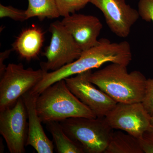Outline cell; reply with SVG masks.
Segmentation results:
<instances>
[{
    "label": "cell",
    "mask_w": 153,
    "mask_h": 153,
    "mask_svg": "<svg viewBox=\"0 0 153 153\" xmlns=\"http://www.w3.org/2000/svg\"><path fill=\"white\" fill-rule=\"evenodd\" d=\"M132 58L131 49L127 41L111 43L108 39L101 38L96 46L82 51L75 61L55 71L46 72L42 80L30 91L38 97L47 87L61 79L98 68L108 62L127 66Z\"/></svg>",
    "instance_id": "cell-1"
},
{
    "label": "cell",
    "mask_w": 153,
    "mask_h": 153,
    "mask_svg": "<svg viewBox=\"0 0 153 153\" xmlns=\"http://www.w3.org/2000/svg\"><path fill=\"white\" fill-rule=\"evenodd\" d=\"M88 79L117 103H127L142 102L147 80L140 71L128 72L127 66L116 63L91 72Z\"/></svg>",
    "instance_id": "cell-2"
},
{
    "label": "cell",
    "mask_w": 153,
    "mask_h": 153,
    "mask_svg": "<svg viewBox=\"0 0 153 153\" xmlns=\"http://www.w3.org/2000/svg\"><path fill=\"white\" fill-rule=\"evenodd\" d=\"M37 112L42 123L60 122L71 117H96L93 111L69 90L65 79L47 87L36 100Z\"/></svg>",
    "instance_id": "cell-3"
},
{
    "label": "cell",
    "mask_w": 153,
    "mask_h": 153,
    "mask_svg": "<svg viewBox=\"0 0 153 153\" xmlns=\"http://www.w3.org/2000/svg\"><path fill=\"white\" fill-rule=\"evenodd\" d=\"M59 122L66 134L81 146L84 153H104L114 132L105 117H71Z\"/></svg>",
    "instance_id": "cell-4"
},
{
    "label": "cell",
    "mask_w": 153,
    "mask_h": 153,
    "mask_svg": "<svg viewBox=\"0 0 153 153\" xmlns=\"http://www.w3.org/2000/svg\"><path fill=\"white\" fill-rule=\"evenodd\" d=\"M43 69H26L21 63H9L0 81V111L11 107L42 80Z\"/></svg>",
    "instance_id": "cell-5"
},
{
    "label": "cell",
    "mask_w": 153,
    "mask_h": 153,
    "mask_svg": "<svg viewBox=\"0 0 153 153\" xmlns=\"http://www.w3.org/2000/svg\"><path fill=\"white\" fill-rule=\"evenodd\" d=\"M49 31L51 33L50 44L42 53L47 61L41 63V69L46 72L55 71L72 63L82 51L61 22L51 23Z\"/></svg>",
    "instance_id": "cell-6"
},
{
    "label": "cell",
    "mask_w": 153,
    "mask_h": 153,
    "mask_svg": "<svg viewBox=\"0 0 153 153\" xmlns=\"http://www.w3.org/2000/svg\"><path fill=\"white\" fill-rule=\"evenodd\" d=\"M28 115L22 97L11 107L0 111V133L11 153L25 152Z\"/></svg>",
    "instance_id": "cell-7"
},
{
    "label": "cell",
    "mask_w": 153,
    "mask_h": 153,
    "mask_svg": "<svg viewBox=\"0 0 153 153\" xmlns=\"http://www.w3.org/2000/svg\"><path fill=\"white\" fill-rule=\"evenodd\" d=\"M105 117L114 129L123 131L139 139L151 126L150 115L141 102L117 103Z\"/></svg>",
    "instance_id": "cell-8"
},
{
    "label": "cell",
    "mask_w": 153,
    "mask_h": 153,
    "mask_svg": "<svg viewBox=\"0 0 153 153\" xmlns=\"http://www.w3.org/2000/svg\"><path fill=\"white\" fill-rule=\"evenodd\" d=\"M91 72V70H88L64 79L69 90L97 117H105L117 102L89 81L88 76Z\"/></svg>",
    "instance_id": "cell-9"
},
{
    "label": "cell",
    "mask_w": 153,
    "mask_h": 153,
    "mask_svg": "<svg viewBox=\"0 0 153 153\" xmlns=\"http://www.w3.org/2000/svg\"><path fill=\"white\" fill-rule=\"evenodd\" d=\"M89 3L99 9L112 33L125 38L140 17L138 11L131 7L125 0H90Z\"/></svg>",
    "instance_id": "cell-10"
},
{
    "label": "cell",
    "mask_w": 153,
    "mask_h": 153,
    "mask_svg": "<svg viewBox=\"0 0 153 153\" xmlns=\"http://www.w3.org/2000/svg\"><path fill=\"white\" fill-rule=\"evenodd\" d=\"M61 22L82 51L99 43L98 38L102 25L97 17L75 13L63 17Z\"/></svg>",
    "instance_id": "cell-11"
},
{
    "label": "cell",
    "mask_w": 153,
    "mask_h": 153,
    "mask_svg": "<svg viewBox=\"0 0 153 153\" xmlns=\"http://www.w3.org/2000/svg\"><path fill=\"white\" fill-rule=\"evenodd\" d=\"M37 97L28 91L22 96L28 115V133L26 146H30L38 153H54V146L42 126L36 106Z\"/></svg>",
    "instance_id": "cell-12"
},
{
    "label": "cell",
    "mask_w": 153,
    "mask_h": 153,
    "mask_svg": "<svg viewBox=\"0 0 153 153\" xmlns=\"http://www.w3.org/2000/svg\"><path fill=\"white\" fill-rule=\"evenodd\" d=\"M44 42V32L36 26L22 30L12 44L13 51L21 58L30 61L38 57Z\"/></svg>",
    "instance_id": "cell-13"
},
{
    "label": "cell",
    "mask_w": 153,
    "mask_h": 153,
    "mask_svg": "<svg viewBox=\"0 0 153 153\" xmlns=\"http://www.w3.org/2000/svg\"><path fill=\"white\" fill-rule=\"evenodd\" d=\"M104 153H144L140 140L127 133L114 131Z\"/></svg>",
    "instance_id": "cell-14"
},
{
    "label": "cell",
    "mask_w": 153,
    "mask_h": 153,
    "mask_svg": "<svg viewBox=\"0 0 153 153\" xmlns=\"http://www.w3.org/2000/svg\"><path fill=\"white\" fill-rule=\"evenodd\" d=\"M46 124L53 137L57 153H84L81 146L66 134L59 122H50Z\"/></svg>",
    "instance_id": "cell-15"
},
{
    "label": "cell",
    "mask_w": 153,
    "mask_h": 153,
    "mask_svg": "<svg viewBox=\"0 0 153 153\" xmlns=\"http://www.w3.org/2000/svg\"><path fill=\"white\" fill-rule=\"evenodd\" d=\"M26 10L27 19L37 17L41 22L46 19H53L60 16L55 0H28Z\"/></svg>",
    "instance_id": "cell-16"
},
{
    "label": "cell",
    "mask_w": 153,
    "mask_h": 153,
    "mask_svg": "<svg viewBox=\"0 0 153 153\" xmlns=\"http://www.w3.org/2000/svg\"><path fill=\"white\" fill-rule=\"evenodd\" d=\"M90 0H55L60 16L65 17L84 8Z\"/></svg>",
    "instance_id": "cell-17"
},
{
    "label": "cell",
    "mask_w": 153,
    "mask_h": 153,
    "mask_svg": "<svg viewBox=\"0 0 153 153\" xmlns=\"http://www.w3.org/2000/svg\"><path fill=\"white\" fill-rule=\"evenodd\" d=\"M9 18L17 22H23L27 19L26 11L11 6L0 4V18Z\"/></svg>",
    "instance_id": "cell-18"
},
{
    "label": "cell",
    "mask_w": 153,
    "mask_h": 153,
    "mask_svg": "<svg viewBox=\"0 0 153 153\" xmlns=\"http://www.w3.org/2000/svg\"><path fill=\"white\" fill-rule=\"evenodd\" d=\"M142 103L151 116L153 115V78L147 79Z\"/></svg>",
    "instance_id": "cell-19"
},
{
    "label": "cell",
    "mask_w": 153,
    "mask_h": 153,
    "mask_svg": "<svg viewBox=\"0 0 153 153\" xmlns=\"http://www.w3.org/2000/svg\"><path fill=\"white\" fill-rule=\"evenodd\" d=\"M138 9L140 17L153 25V0H139Z\"/></svg>",
    "instance_id": "cell-20"
},
{
    "label": "cell",
    "mask_w": 153,
    "mask_h": 153,
    "mask_svg": "<svg viewBox=\"0 0 153 153\" xmlns=\"http://www.w3.org/2000/svg\"><path fill=\"white\" fill-rule=\"evenodd\" d=\"M144 153H153V127L151 126L140 139Z\"/></svg>",
    "instance_id": "cell-21"
},
{
    "label": "cell",
    "mask_w": 153,
    "mask_h": 153,
    "mask_svg": "<svg viewBox=\"0 0 153 153\" xmlns=\"http://www.w3.org/2000/svg\"><path fill=\"white\" fill-rule=\"evenodd\" d=\"M13 49H8L0 53V76H2L5 71L6 66L4 64V61L8 58Z\"/></svg>",
    "instance_id": "cell-22"
},
{
    "label": "cell",
    "mask_w": 153,
    "mask_h": 153,
    "mask_svg": "<svg viewBox=\"0 0 153 153\" xmlns=\"http://www.w3.org/2000/svg\"><path fill=\"white\" fill-rule=\"evenodd\" d=\"M151 125L153 127V115L151 116Z\"/></svg>",
    "instance_id": "cell-23"
}]
</instances>
